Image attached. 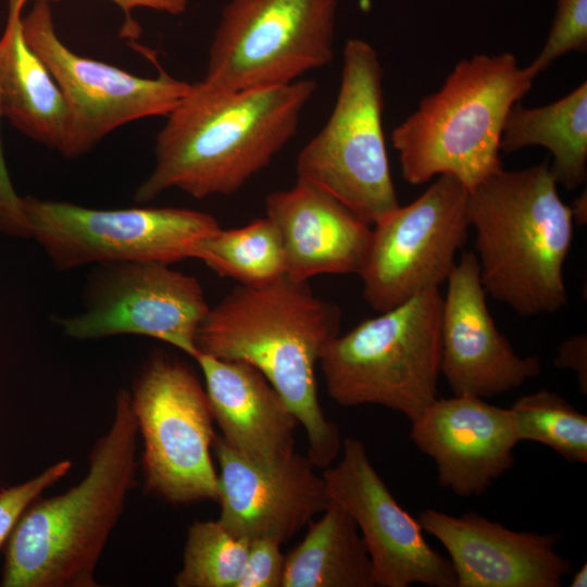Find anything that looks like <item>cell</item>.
I'll return each instance as SVG.
<instances>
[{
    "label": "cell",
    "mask_w": 587,
    "mask_h": 587,
    "mask_svg": "<svg viewBox=\"0 0 587 587\" xmlns=\"http://www.w3.org/2000/svg\"><path fill=\"white\" fill-rule=\"evenodd\" d=\"M316 89L310 78L245 90L190 84L158 133L155 163L135 201L170 189L196 199L235 193L296 136Z\"/></svg>",
    "instance_id": "1"
},
{
    "label": "cell",
    "mask_w": 587,
    "mask_h": 587,
    "mask_svg": "<svg viewBox=\"0 0 587 587\" xmlns=\"http://www.w3.org/2000/svg\"><path fill=\"white\" fill-rule=\"evenodd\" d=\"M340 309L287 276L239 285L209 309L196 334L199 353L252 365L287 402L308 438L307 458L326 469L341 452L339 427L319 401L315 369L339 335ZM198 353V354H199Z\"/></svg>",
    "instance_id": "2"
},
{
    "label": "cell",
    "mask_w": 587,
    "mask_h": 587,
    "mask_svg": "<svg viewBox=\"0 0 587 587\" xmlns=\"http://www.w3.org/2000/svg\"><path fill=\"white\" fill-rule=\"evenodd\" d=\"M138 429L128 389L95 442L86 476L61 495L39 496L4 542L1 587H97L95 571L136 486Z\"/></svg>",
    "instance_id": "3"
},
{
    "label": "cell",
    "mask_w": 587,
    "mask_h": 587,
    "mask_svg": "<svg viewBox=\"0 0 587 587\" xmlns=\"http://www.w3.org/2000/svg\"><path fill=\"white\" fill-rule=\"evenodd\" d=\"M467 214L487 295L522 316L566 304L575 224L547 162L495 172L469 190Z\"/></svg>",
    "instance_id": "4"
},
{
    "label": "cell",
    "mask_w": 587,
    "mask_h": 587,
    "mask_svg": "<svg viewBox=\"0 0 587 587\" xmlns=\"http://www.w3.org/2000/svg\"><path fill=\"white\" fill-rule=\"evenodd\" d=\"M534 79L510 52L460 61L392 132L403 179L421 185L450 175L471 190L502 168L500 141L508 114Z\"/></svg>",
    "instance_id": "5"
},
{
    "label": "cell",
    "mask_w": 587,
    "mask_h": 587,
    "mask_svg": "<svg viewBox=\"0 0 587 587\" xmlns=\"http://www.w3.org/2000/svg\"><path fill=\"white\" fill-rule=\"evenodd\" d=\"M439 288L367 319L324 348L326 390L344 407L378 404L410 422L437 399L440 375Z\"/></svg>",
    "instance_id": "6"
},
{
    "label": "cell",
    "mask_w": 587,
    "mask_h": 587,
    "mask_svg": "<svg viewBox=\"0 0 587 587\" xmlns=\"http://www.w3.org/2000/svg\"><path fill=\"white\" fill-rule=\"evenodd\" d=\"M383 66L375 48L347 40L332 113L297 158V176L373 225L399 205L383 128Z\"/></svg>",
    "instance_id": "7"
},
{
    "label": "cell",
    "mask_w": 587,
    "mask_h": 587,
    "mask_svg": "<svg viewBox=\"0 0 587 587\" xmlns=\"http://www.w3.org/2000/svg\"><path fill=\"white\" fill-rule=\"evenodd\" d=\"M129 395L142 439L146 489L173 504L217 500L211 457L214 419L192 369L155 351L135 376Z\"/></svg>",
    "instance_id": "8"
},
{
    "label": "cell",
    "mask_w": 587,
    "mask_h": 587,
    "mask_svg": "<svg viewBox=\"0 0 587 587\" xmlns=\"http://www.w3.org/2000/svg\"><path fill=\"white\" fill-rule=\"evenodd\" d=\"M22 209L28 238L58 271L195 259L200 242L221 227L211 214L184 208L103 210L24 196Z\"/></svg>",
    "instance_id": "9"
},
{
    "label": "cell",
    "mask_w": 587,
    "mask_h": 587,
    "mask_svg": "<svg viewBox=\"0 0 587 587\" xmlns=\"http://www.w3.org/2000/svg\"><path fill=\"white\" fill-rule=\"evenodd\" d=\"M337 0H229L204 80L230 90L280 86L334 58Z\"/></svg>",
    "instance_id": "10"
},
{
    "label": "cell",
    "mask_w": 587,
    "mask_h": 587,
    "mask_svg": "<svg viewBox=\"0 0 587 587\" xmlns=\"http://www.w3.org/2000/svg\"><path fill=\"white\" fill-rule=\"evenodd\" d=\"M467 198L459 179L440 175L414 201L373 224L359 273L373 310L388 311L447 282L470 227Z\"/></svg>",
    "instance_id": "11"
},
{
    "label": "cell",
    "mask_w": 587,
    "mask_h": 587,
    "mask_svg": "<svg viewBox=\"0 0 587 587\" xmlns=\"http://www.w3.org/2000/svg\"><path fill=\"white\" fill-rule=\"evenodd\" d=\"M26 41L43 61L67 107L66 140L61 152L76 158L112 130L129 122L166 116L184 98L190 84L164 71L140 77L114 65L73 52L55 32L51 5L37 1L22 17Z\"/></svg>",
    "instance_id": "12"
},
{
    "label": "cell",
    "mask_w": 587,
    "mask_h": 587,
    "mask_svg": "<svg viewBox=\"0 0 587 587\" xmlns=\"http://www.w3.org/2000/svg\"><path fill=\"white\" fill-rule=\"evenodd\" d=\"M209 309L196 277L164 263L123 262L99 265L85 286L83 309L59 324L73 339L138 335L195 359L196 334Z\"/></svg>",
    "instance_id": "13"
},
{
    "label": "cell",
    "mask_w": 587,
    "mask_h": 587,
    "mask_svg": "<svg viewBox=\"0 0 587 587\" xmlns=\"http://www.w3.org/2000/svg\"><path fill=\"white\" fill-rule=\"evenodd\" d=\"M330 501L354 521L373 566L375 587H457L450 560L427 542L372 464L365 445L342 440L341 459L323 471Z\"/></svg>",
    "instance_id": "14"
},
{
    "label": "cell",
    "mask_w": 587,
    "mask_h": 587,
    "mask_svg": "<svg viewBox=\"0 0 587 587\" xmlns=\"http://www.w3.org/2000/svg\"><path fill=\"white\" fill-rule=\"evenodd\" d=\"M447 283L441 307L440 374L453 396L489 398L540 375L539 358L517 354L496 326L473 251L462 253Z\"/></svg>",
    "instance_id": "15"
},
{
    "label": "cell",
    "mask_w": 587,
    "mask_h": 587,
    "mask_svg": "<svg viewBox=\"0 0 587 587\" xmlns=\"http://www.w3.org/2000/svg\"><path fill=\"white\" fill-rule=\"evenodd\" d=\"M212 451L220 466L218 520L236 536L283 544L330 503L323 476L307 457L295 453L277 465H259L216 434Z\"/></svg>",
    "instance_id": "16"
},
{
    "label": "cell",
    "mask_w": 587,
    "mask_h": 587,
    "mask_svg": "<svg viewBox=\"0 0 587 587\" xmlns=\"http://www.w3.org/2000/svg\"><path fill=\"white\" fill-rule=\"evenodd\" d=\"M410 438L436 463L440 486L463 498L503 476L520 442L510 408L471 396L437 398L411 421Z\"/></svg>",
    "instance_id": "17"
},
{
    "label": "cell",
    "mask_w": 587,
    "mask_h": 587,
    "mask_svg": "<svg viewBox=\"0 0 587 587\" xmlns=\"http://www.w3.org/2000/svg\"><path fill=\"white\" fill-rule=\"evenodd\" d=\"M417 520L447 550L457 587H560L573 570L557 534L516 532L475 512L426 509Z\"/></svg>",
    "instance_id": "18"
},
{
    "label": "cell",
    "mask_w": 587,
    "mask_h": 587,
    "mask_svg": "<svg viewBox=\"0 0 587 587\" xmlns=\"http://www.w3.org/2000/svg\"><path fill=\"white\" fill-rule=\"evenodd\" d=\"M265 212L277 227L286 276L308 282L322 274H358L372 236L371 224L319 187L297 178L271 192Z\"/></svg>",
    "instance_id": "19"
},
{
    "label": "cell",
    "mask_w": 587,
    "mask_h": 587,
    "mask_svg": "<svg viewBox=\"0 0 587 587\" xmlns=\"http://www.w3.org/2000/svg\"><path fill=\"white\" fill-rule=\"evenodd\" d=\"M213 419L221 437L237 453L264 466L295 452L298 419L268 380L250 364L199 353Z\"/></svg>",
    "instance_id": "20"
},
{
    "label": "cell",
    "mask_w": 587,
    "mask_h": 587,
    "mask_svg": "<svg viewBox=\"0 0 587 587\" xmlns=\"http://www.w3.org/2000/svg\"><path fill=\"white\" fill-rule=\"evenodd\" d=\"M27 2L8 0L0 37L1 112L20 133L61 153L67 135V107L47 65L24 36L22 17Z\"/></svg>",
    "instance_id": "21"
},
{
    "label": "cell",
    "mask_w": 587,
    "mask_h": 587,
    "mask_svg": "<svg viewBox=\"0 0 587 587\" xmlns=\"http://www.w3.org/2000/svg\"><path fill=\"white\" fill-rule=\"evenodd\" d=\"M529 146L546 148L552 155L550 172L569 190L587 178V83L563 98L537 108L521 102L510 110L500 151L512 153Z\"/></svg>",
    "instance_id": "22"
},
{
    "label": "cell",
    "mask_w": 587,
    "mask_h": 587,
    "mask_svg": "<svg viewBox=\"0 0 587 587\" xmlns=\"http://www.w3.org/2000/svg\"><path fill=\"white\" fill-rule=\"evenodd\" d=\"M285 554L282 587H375L366 546L352 517L330 501Z\"/></svg>",
    "instance_id": "23"
},
{
    "label": "cell",
    "mask_w": 587,
    "mask_h": 587,
    "mask_svg": "<svg viewBox=\"0 0 587 587\" xmlns=\"http://www.w3.org/2000/svg\"><path fill=\"white\" fill-rule=\"evenodd\" d=\"M195 259L241 286L260 287L286 276L282 238L266 216L239 228L220 227L200 242Z\"/></svg>",
    "instance_id": "24"
},
{
    "label": "cell",
    "mask_w": 587,
    "mask_h": 587,
    "mask_svg": "<svg viewBox=\"0 0 587 587\" xmlns=\"http://www.w3.org/2000/svg\"><path fill=\"white\" fill-rule=\"evenodd\" d=\"M249 540L233 534L220 520L195 521L187 530L177 587H237Z\"/></svg>",
    "instance_id": "25"
},
{
    "label": "cell",
    "mask_w": 587,
    "mask_h": 587,
    "mask_svg": "<svg viewBox=\"0 0 587 587\" xmlns=\"http://www.w3.org/2000/svg\"><path fill=\"white\" fill-rule=\"evenodd\" d=\"M520 441L551 448L570 463L587 462V416L549 390L519 398L510 408Z\"/></svg>",
    "instance_id": "26"
},
{
    "label": "cell",
    "mask_w": 587,
    "mask_h": 587,
    "mask_svg": "<svg viewBox=\"0 0 587 587\" xmlns=\"http://www.w3.org/2000/svg\"><path fill=\"white\" fill-rule=\"evenodd\" d=\"M587 48V0H557L554 18L537 57L526 66L536 78L557 59Z\"/></svg>",
    "instance_id": "27"
},
{
    "label": "cell",
    "mask_w": 587,
    "mask_h": 587,
    "mask_svg": "<svg viewBox=\"0 0 587 587\" xmlns=\"http://www.w3.org/2000/svg\"><path fill=\"white\" fill-rule=\"evenodd\" d=\"M70 460L59 461L37 476L0 490V548L26 508L71 470Z\"/></svg>",
    "instance_id": "28"
},
{
    "label": "cell",
    "mask_w": 587,
    "mask_h": 587,
    "mask_svg": "<svg viewBox=\"0 0 587 587\" xmlns=\"http://www.w3.org/2000/svg\"><path fill=\"white\" fill-rule=\"evenodd\" d=\"M282 542L262 537L250 540L242 575L237 587H282L285 554Z\"/></svg>",
    "instance_id": "29"
},
{
    "label": "cell",
    "mask_w": 587,
    "mask_h": 587,
    "mask_svg": "<svg viewBox=\"0 0 587 587\" xmlns=\"http://www.w3.org/2000/svg\"><path fill=\"white\" fill-rule=\"evenodd\" d=\"M2 116L0 104V120ZM0 233L11 237L28 238V227L22 209V197L12 184L4 159L0 133Z\"/></svg>",
    "instance_id": "30"
},
{
    "label": "cell",
    "mask_w": 587,
    "mask_h": 587,
    "mask_svg": "<svg viewBox=\"0 0 587 587\" xmlns=\"http://www.w3.org/2000/svg\"><path fill=\"white\" fill-rule=\"evenodd\" d=\"M559 369L572 370L578 379L583 394L587 392V337L585 334L572 336L564 340L553 361Z\"/></svg>",
    "instance_id": "31"
},
{
    "label": "cell",
    "mask_w": 587,
    "mask_h": 587,
    "mask_svg": "<svg viewBox=\"0 0 587 587\" xmlns=\"http://www.w3.org/2000/svg\"><path fill=\"white\" fill-rule=\"evenodd\" d=\"M28 1H45L48 3L60 0H28ZM116 4L125 15V23L122 33L127 36H136L139 34V27L132 17V12L138 8H146L159 12H165L172 15L184 13L188 7V0H111Z\"/></svg>",
    "instance_id": "32"
},
{
    "label": "cell",
    "mask_w": 587,
    "mask_h": 587,
    "mask_svg": "<svg viewBox=\"0 0 587 587\" xmlns=\"http://www.w3.org/2000/svg\"><path fill=\"white\" fill-rule=\"evenodd\" d=\"M574 224L579 226L585 225L587 222V196L586 189L573 201L570 205Z\"/></svg>",
    "instance_id": "33"
},
{
    "label": "cell",
    "mask_w": 587,
    "mask_h": 587,
    "mask_svg": "<svg viewBox=\"0 0 587 587\" xmlns=\"http://www.w3.org/2000/svg\"><path fill=\"white\" fill-rule=\"evenodd\" d=\"M571 587H586L587 586V564L584 563L573 575L570 584Z\"/></svg>",
    "instance_id": "34"
}]
</instances>
